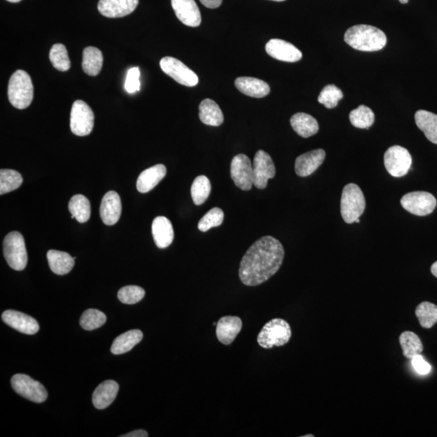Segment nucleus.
<instances>
[{
  "instance_id": "1",
  "label": "nucleus",
  "mask_w": 437,
  "mask_h": 437,
  "mask_svg": "<svg viewBox=\"0 0 437 437\" xmlns=\"http://www.w3.org/2000/svg\"><path fill=\"white\" fill-rule=\"evenodd\" d=\"M284 249L273 236H263L250 247L241 259V281L246 286H258L278 272L283 263Z\"/></svg>"
},
{
  "instance_id": "2",
  "label": "nucleus",
  "mask_w": 437,
  "mask_h": 437,
  "mask_svg": "<svg viewBox=\"0 0 437 437\" xmlns=\"http://www.w3.org/2000/svg\"><path fill=\"white\" fill-rule=\"evenodd\" d=\"M344 41L355 50L373 52L382 50L387 44V37L376 27L358 25L346 31Z\"/></svg>"
},
{
  "instance_id": "3",
  "label": "nucleus",
  "mask_w": 437,
  "mask_h": 437,
  "mask_svg": "<svg viewBox=\"0 0 437 437\" xmlns=\"http://www.w3.org/2000/svg\"><path fill=\"white\" fill-rule=\"evenodd\" d=\"M8 96L12 106L19 109L30 106L33 100V85L26 71L18 70L9 80Z\"/></svg>"
},
{
  "instance_id": "4",
  "label": "nucleus",
  "mask_w": 437,
  "mask_h": 437,
  "mask_svg": "<svg viewBox=\"0 0 437 437\" xmlns=\"http://www.w3.org/2000/svg\"><path fill=\"white\" fill-rule=\"evenodd\" d=\"M365 206L366 202L364 194L357 185H346L341 197V215L346 224H353L362 216Z\"/></svg>"
},
{
  "instance_id": "5",
  "label": "nucleus",
  "mask_w": 437,
  "mask_h": 437,
  "mask_svg": "<svg viewBox=\"0 0 437 437\" xmlns=\"http://www.w3.org/2000/svg\"><path fill=\"white\" fill-rule=\"evenodd\" d=\"M292 337L291 326L282 318H275L266 324L258 335V343L266 349L287 344Z\"/></svg>"
},
{
  "instance_id": "6",
  "label": "nucleus",
  "mask_w": 437,
  "mask_h": 437,
  "mask_svg": "<svg viewBox=\"0 0 437 437\" xmlns=\"http://www.w3.org/2000/svg\"><path fill=\"white\" fill-rule=\"evenodd\" d=\"M3 254L7 263L15 270H23L26 268L28 254L25 239L19 232H11L3 240Z\"/></svg>"
},
{
  "instance_id": "7",
  "label": "nucleus",
  "mask_w": 437,
  "mask_h": 437,
  "mask_svg": "<svg viewBox=\"0 0 437 437\" xmlns=\"http://www.w3.org/2000/svg\"><path fill=\"white\" fill-rule=\"evenodd\" d=\"M94 113L87 103L77 100L73 104L70 118L71 132L77 136H87L93 131Z\"/></svg>"
},
{
  "instance_id": "8",
  "label": "nucleus",
  "mask_w": 437,
  "mask_h": 437,
  "mask_svg": "<svg viewBox=\"0 0 437 437\" xmlns=\"http://www.w3.org/2000/svg\"><path fill=\"white\" fill-rule=\"evenodd\" d=\"M384 164L389 174L394 178H401L411 169V155L403 147L392 146L384 154Z\"/></svg>"
},
{
  "instance_id": "9",
  "label": "nucleus",
  "mask_w": 437,
  "mask_h": 437,
  "mask_svg": "<svg viewBox=\"0 0 437 437\" xmlns=\"http://www.w3.org/2000/svg\"><path fill=\"white\" fill-rule=\"evenodd\" d=\"M160 66L166 75L184 86L194 87L198 84L196 73L185 65L183 62L173 57H165L160 60Z\"/></svg>"
},
{
  "instance_id": "10",
  "label": "nucleus",
  "mask_w": 437,
  "mask_h": 437,
  "mask_svg": "<svg viewBox=\"0 0 437 437\" xmlns=\"http://www.w3.org/2000/svg\"><path fill=\"white\" fill-rule=\"evenodd\" d=\"M12 387L19 396L33 402L41 403L48 397L42 384L26 374H16L12 378Z\"/></svg>"
},
{
  "instance_id": "11",
  "label": "nucleus",
  "mask_w": 437,
  "mask_h": 437,
  "mask_svg": "<svg viewBox=\"0 0 437 437\" xmlns=\"http://www.w3.org/2000/svg\"><path fill=\"white\" fill-rule=\"evenodd\" d=\"M400 203L406 211L419 216L429 215L435 210L437 203L431 194L425 192L408 193L401 198Z\"/></svg>"
},
{
  "instance_id": "12",
  "label": "nucleus",
  "mask_w": 437,
  "mask_h": 437,
  "mask_svg": "<svg viewBox=\"0 0 437 437\" xmlns=\"http://www.w3.org/2000/svg\"><path fill=\"white\" fill-rule=\"evenodd\" d=\"M231 178L236 186L242 191H250L254 186L253 165L248 156L239 154L232 160L230 167Z\"/></svg>"
},
{
  "instance_id": "13",
  "label": "nucleus",
  "mask_w": 437,
  "mask_h": 437,
  "mask_svg": "<svg viewBox=\"0 0 437 437\" xmlns=\"http://www.w3.org/2000/svg\"><path fill=\"white\" fill-rule=\"evenodd\" d=\"M254 186L258 189H265L269 179L275 176V166L270 155L263 150L256 153L254 163Z\"/></svg>"
},
{
  "instance_id": "14",
  "label": "nucleus",
  "mask_w": 437,
  "mask_h": 437,
  "mask_svg": "<svg viewBox=\"0 0 437 437\" xmlns=\"http://www.w3.org/2000/svg\"><path fill=\"white\" fill-rule=\"evenodd\" d=\"M176 17L189 27H198L202 21L201 13L194 0H171Z\"/></svg>"
},
{
  "instance_id": "15",
  "label": "nucleus",
  "mask_w": 437,
  "mask_h": 437,
  "mask_svg": "<svg viewBox=\"0 0 437 437\" xmlns=\"http://www.w3.org/2000/svg\"><path fill=\"white\" fill-rule=\"evenodd\" d=\"M265 48L270 57L279 61L295 63L302 59L301 50L290 42L281 39L270 40Z\"/></svg>"
},
{
  "instance_id": "16",
  "label": "nucleus",
  "mask_w": 437,
  "mask_h": 437,
  "mask_svg": "<svg viewBox=\"0 0 437 437\" xmlns=\"http://www.w3.org/2000/svg\"><path fill=\"white\" fill-rule=\"evenodd\" d=\"M139 0H100L98 11L108 18H120L136 10Z\"/></svg>"
},
{
  "instance_id": "17",
  "label": "nucleus",
  "mask_w": 437,
  "mask_h": 437,
  "mask_svg": "<svg viewBox=\"0 0 437 437\" xmlns=\"http://www.w3.org/2000/svg\"><path fill=\"white\" fill-rule=\"evenodd\" d=\"M2 320L9 326L26 335H35L39 331V324L35 318L25 313L6 310L3 313Z\"/></svg>"
},
{
  "instance_id": "18",
  "label": "nucleus",
  "mask_w": 437,
  "mask_h": 437,
  "mask_svg": "<svg viewBox=\"0 0 437 437\" xmlns=\"http://www.w3.org/2000/svg\"><path fill=\"white\" fill-rule=\"evenodd\" d=\"M122 214V202L120 196L115 192H109L104 194L101 207L100 216L104 225L111 226L117 224Z\"/></svg>"
},
{
  "instance_id": "19",
  "label": "nucleus",
  "mask_w": 437,
  "mask_h": 437,
  "mask_svg": "<svg viewBox=\"0 0 437 437\" xmlns=\"http://www.w3.org/2000/svg\"><path fill=\"white\" fill-rule=\"evenodd\" d=\"M326 158V151L317 149L299 156L296 160V174L300 177H307L320 167Z\"/></svg>"
},
{
  "instance_id": "20",
  "label": "nucleus",
  "mask_w": 437,
  "mask_h": 437,
  "mask_svg": "<svg viewBox=\"0 0 437 437\" xmlns=\"http://www.w3.org/2000/svg\"><path fill=\"white\" fill-rule=\"evenodd\" d=\"M242 328V321L236 316H225L221 318L216 324V336L218 341L230 345L235 340Z\"/></svg>"
},
{
  "instance_id": "21",
  "label": "nucleus",
  "mask_w": 437,
  "mask_h": 437,
  "mask_svg": "<svg viewBox=\"0 0 437 437\" xmlns=\"http://www.w3.org/2000/svg\"><path fill=\"white\" fill-rule=\"evenodd\" d=\"M155 244L160 249L167 248L173 243L174 232L172 223L168 218L158 216L154 218L151 225Z\"/></svg>"
},
{
  "instance_id": "22",
  "label": "nucleus",
  "mask_w": 437,
  "mask_h": 437,
  "mask_svg": "<svg viewBox=\"0 0 437 437\" xmlns=\"http://www.w3.org/2000/svg\"><path fill=\"white\" fill-rule=\"evenodd\" d=\"M167 173L164 165H156L142 171L138 178L136 187L140 193H148L160 183Z\"/></svg>"
},
{
  "instance_id": "23",
  "label": "nucleus",
  "mask_w": 437,
  "mask_h": 437,
  "mask_svg": "<svg viewBox=\"0 0 437 437\" xmlns=\"http://www.w3.org/2000/svg\"><path fill=\"white\" fill-rule=\"evenodd\" d=\"M118 389H120V386L116 382L112 381V380H108V381L100 384L97 389H95L93 396L94 407L99 410L106 409L115 401Z\"/></svg>"
},
{
  "instance_id": "24",
  "label": "nucleus",
  "mask_w": 437,
  "mask_h": 437,
  "mask_svg": "<svg viewBox=\"0 0 437 437\" xmlns=\"http://www.w3.org/2000/svg\"><path fill=\"white\" fill-rule=\"evenodd\" d=\"M235 85L241 93L251 97L263 98L270 92L269 84L262 80L253 77H239Z\"/></svg>"
},
{
  "instance_id": "25",
  "label": "nucleus",
  "mask_w": 437,
  "mask_h": 437,
  "mask_svg": "<svg viewBox=\"0 0 437 437\" xmlns=\"http://www.w3.org/2000/svg\"><path fill=\"white\" fill-rule=\"evenodd\" d=\"M50 268L56 275H64L73 270L75 258L66 252L50 250L47 252Z\"/></svg>"
},
{
  "instance_id": "26",
  "label": "nucleus",
  "mask_w": 437,
  "mask_h": 437,
  "mask_svg": "<svg viewBox=\"0 0 437 437\" xmlns=\"http://www.w3.org/2000/svg\"><path fill=\"white\" fill-rule=\"evenodd\" d=\"M199 118L204 124L218 127L224 122V115L212 99H205L199 104Z\"/></svg>"
},
{
  "instance_id": "27",
  "label": "nucleus",
  "mask_w": 437,
  "mask_h": 437,
  "mask_svg": "<svg viewBox=\"0 0 437 437\" xmlns=\"http://www.w3.org/2000/svg\"><path fill=\"white\" fill-rule=\"evenodd\" d=\"M292 129L303 138L315 136L319 130V126L315 118L306 113H295L290 120Z\"/></svg>"
},
{
  "instance_id": "28",
  "label": "nucleus",
  "mask_w": 437,
  "mask_h": 437,
  "mask_svg": "<svg viewBox=\"0 0 437 437\" xmlns=\"http://www.w3.org/2000/svg\"><path fill=\"white\" fill-rule=\"evenodd\" d=\"M142 331L140 330H131L117 337L111 346V353L113 355H122L130 351L136 345L140 344L142 340Z\"/></svg>"
},
{
  "instance_id": "29",
  "label": "nucleus",
  "mask_w": 437,
  "mask_h": 437,
  "mask_svg": "<svg viewBox=\"0 0 437 437\" xmlns=\"http://www.w3.org/2000/svg\"><path fill=\"white\" fill-rule=\"evenodd\" d=\"M415 120L427 139L437 145V115L429 111H419L416 113Z\"/></svg>"
},
{
  "instance_id": "30",
  "label": "nucleus",
  "mask_w": 437,
  "mask_h": 437,
  "mask_svg": "<svg viewBox=\"0 0 437 437\" xmlns=\"http://www.w3.org/2000/svg\"><path fill=\"white\" fill-rule=\"evenodd\" d=\"M103 66L102 52L96 47L89 46L83 51L82 68L90 77H97Z\"/></svg>"
},
{
  "instance_id": "31",
  "label": "nucleus",
  "mask_w": 437,
  "mask_h": 437,
  "mask_svg": "<svg viewBox=\"0 0 437 437\" xmlns=\"http://www.w3.org/2000/svg\"><path fill=\"white\" fill-rule=\"evenodd\" d=\"M399 343L402 346L403 355L407 359L412 360L421 355L424 350L420 337L412 331L402 332L399 336Z\"/></svg>"
},
{
  "instance_id": "32",
  "label": "nucleus",
  "mask_w": 437,
  "mask_h": 437,
  "mask_svg": "<svg viewBox=\"0 0 437 437\" xmlns=\"http://www.w3.org/2000/svg\"><path fill=\"white\" fill-rule=\"evenodd\" d=\"M68 209L71 218H75L79 223L87 222L91 216V205L89 199L83 194H75L68 204Z\"/></svg>"
},
{
  "instance_id": "33",
  "label": "nucleus",
  "mask_w": 437,
  "mask_h": 437,
  "mask_svg": "<svg viewBox=\"0 0 437 437\" xmlns=\"http://www.w3.org/2000/svg\"><path fill=\"white\" fill-rule=\"evenodd\" d=\"M212 191V185L210 180L206 176H198L194 179L192 186V197L193 202L196 205H202L205 203Z\"/></svg>"
},
{
  "instance_id": "34",
  "label": "nucleus",
  "mask_w": 437,
  "mask_h": 437,
  "mask_svg": "<svg viewBox=\"0 0 437 437\" xmlns=\"http://www.w3.org/2000/svg\"><path fill=\"white\" fill-rule=\"evenodd\" d=\"M23 178L20 173L16 170L3 169L0 170V194L15 191L21 186Z\"/></svg>"
},
{
  "instance_id": "35",
  "label": "nucleus",
  "mask_w": 437,
  "mask_h": 437,
  "mask_svg": "<svg viewBox=\"0 0 437 437\" xmlns=\"http://www.w3.org/2000/svg\"><path fill=\"white\" fill-rule=\"evenodd\" d=\"M416 315L422 327L430 329L437 323V306L431 302H422L416 308Z\"/></svg>"
},
{
  "instance_id": "36",
  "label": "nucleus",
  "mask_w": 437,
  "mask_h": 437,
  "mask_svg": "<svg viewBox=\"0 0 437 437\" xmlns=\"http://www.w3.org/2000/svg\"><path fill=\"white\" fill-rule=\"evenodd\" d=\"M351 124L360 129H369L375 121V115L372 109L368 106H360L350 113Z\"/></svg>"
},
{
  "instance_id": "37",
  "label": "nucleus",
  "mask_w": 437,
  "mask_h": 437,
  "mask_svg": "<svg viewBox=\"0 0 437 437\" xmlns=\"http://www.w3.org/2000/svg\"><path fill=\"white\" fill-rule=\"evenodd\" d=\"M50 59L54 68L60 71H68L71 68V61L68 50L63 44H55L52 46L50 52Z\"/></svg>"
},
{
  "instance_id": "38",
  "label": "nucleus",
  "mask_w": 437,
  "mask_h": 437,
  "mask_svg": "<svg viewBox=\"0 0 437 437\" xmlns=\"http://www.w3.org/2000/svg\"><path fill=\"white\" fill-rule=\"evenodd\" d=\"M107 317L104 313L93 308L84 311L80 318V326L85 331H94L106 323Z\"/></svg>"
},
{
  "instance_id": "39",
  "label": "nucleus",
  "mask_w": 437,
  "mask_h": 437,
  "mask_svg": "<svg viewBox=\"0 0 437 437\" xmlns=\"http://www.w3.org/2000/svg\"><path fill=\"white\" fill-rule=\"evenodd\" d=\"M343 97L344 93L338 87L334 84H329L322 90L318 97V102L324 104L327 109H333L338 106Z\"/></svg>"
},
{
  "instance_id": "40",
  "label": "nucleus",
  "mask_w": 437,
  "mask_h": 437,
  "mask_svg": "<svg viewBox=\"0 0 437 437\" xmlns=\"http://www.w3.org/2000/svg\"><path fill=\"white\" fill-rule=\"evenodd\" d=\"M225 214L221 208L214 207L198 222V227L201 232H207L212 227H218L224 221Z\"/></svg>"
},
{
  "instance_id": "41",
  "label": "nucleus",
  "mask_w": 437,
  "mask_h": 437,
  "mask_svg": "<svg viewBox=\"0 0 437 437\" xmlns=\"http://www.w3.org/2000/svg\"><path fill=\"white\" fill-rule=\"evenodd\" d=\"M145 296L144 288L135 286V285L123 287L118 293V300L126 305H134V304L140 302Z\"/></svg>"
},
{
  "instance_id": "42",
  "label": "nucleus",
  "mask_w": 437,
  "mask_h": 437,
  "mask_svg": "<svg viewBox=\"0 0 437 437\" xmlns=\"http://www.w3.org/2000/svg\"><path fill=\"white\" fill-rule=\"evenodd\" d=\"M140 68H132L127 71L125 90L128 93L133 94L140 90Z\"/></svg>"
},
{
  "instance_id": "43",
  "label": "nucleus",
  "mask_w": 437,
  "mask_h": 437,
  "mask_svg": "<svg viewBox=\"0 0 437 437\" xmlns=\"http://www.w3.org/2000/svg\"><path fill=\"white\" fill-rule=\"evenodd\" d=\"M412 365L416 371L421 375H426L431 371V365L422 357L421 355L412 359Z\"/></svg>"
},
{
  "instance_id": "44",
  "label": "nucleus",
  "mask_w": 437,
  "mask_h": 437,
  "mask_svg": "<svg viewBox=\"0 0 437 437\" xmlns=\"http://www.w3.org/2000/svg\"><path fill=\"white\" fill-rule=\"evenodd\" d=\"M222 1L223 0H201V2L204 6L211 9H215L220 7Z\"/></svg>"
},
{
  "instance_id": "45",
  "label": "nucleus",
  "mask_w": 437,
  "mask_h": 437,
  "mask_svg": "<svg viewBox=\"0 0 437 437\" xmlns=\"http://www.w3.org/2000/svg\"><path fill=\"white\" fill-rule=\"evenodd\" d=\"M121 436L122 437H148L149 434H148V432H147L146 431L140 429V430L133 431L131 432H129V434L122 435Z\"/></svg>"
},
{
  "instance_id": "46",
  "label": "nucleus",
  "mask_w": 437,
  "mask_h": 437,
  "mask_svg": "<svg viewBox=\"0 0 437 437\" xmlns=\"http://www.w3.org/2000/svg\"><path fill=\"white\" fill-rule=\"evenodd\" d=\"M431 272L437 278V262L431 265Z\"/></svg>"
},
{
  "instance_id": "47",
  "label": "nucleus",
  "mask_w": 437,
  "mask_h": 437,
  "mask_svg": "<svg viewBox=\"0 0 437 437\" xmlns=\"http://www.w3.org/2000/svg\"><path fill=\"white\" fill-rule=\"evenodd\" d=\"M7 1L10 2V3H19V2H21V0H7Z\"/></svg>"
},
{
  "instance_id": "48",
  "label": "nucleus",
  "mask_w": 437,
  "mask_h": 437,
  "mask_svg": "<svg viewBox=\"0 0 437 437\" xmlns=\"http://www.w3.org/2000/svg\"><path fill=\"white\" fill-rule=\"evenodd\" d=\"M408 1H409V0H399V2L403 4L407 3Z\"/></svg>"
},
{
  "instance_id": "49",
  "label": "nucleus",
  "mask_w": 437,
  "mask_h": 437,
  "mask_svg": "<svg viewBox=\"0 0 437 437\" xmlns=\"http://www.w3.org/2000/svg\"><path fill=\"white\" fill-rule=\"evenodd\" d=\"M272 1L282 2L285 1V0H272Z\"/></svg>"
},
{
  "instance_id": "50",
  "label": "nucleus",
  "mask_w": 437,
  "mask_h": 437,
  "mask_svg": "<svg viewBox=\"0 0 437 437\" xmlns=\"http://www.w3.org/2000/svg\"><path fill=\"white\" fill-rule=\"evenodd\" d=\"M315 436L313 435H306V436H304L303 437H313Z\"/></svg>"
},
{
  "instance_id": "51",
  "label": "nucleus",
  "mask_w": 437,
  "mask_h": 437,
  "mask_svg": "<svg viewBox=\"0 0 437 437\" xmlns=\"http://www.w3.org/2000/svg\"><path fill=\"white\" fill-rule=\"evenodd\" d=\"M355 222H356V223H358V224H359V223L360 222V218H357V220H356V221H355Z\"/></svg>"
}]
</instances>
